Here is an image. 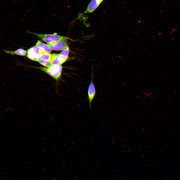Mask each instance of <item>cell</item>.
I'll list each match as a JSON object with an SVG mask.
<instances>
[{"label":"cell","instance_id":"1","mask_svg":"<svg viewBox=\"0 0 180 180\" xmlns=\"http://www.w3.org/2000/svg\"><path fill=\"white\" fill-rule=\"evenodd\" d=\"M50 75L55 80H58L60 78L62 70L61 65L51 64L46 67H35Z\"/></svg>","mask_w":180,"mask_h":180},{"label":"cell","instance_id":"2","mask_svg":"<svg viewBox=\"0 0 180 180\" xmlns=\"http://www.w3.org/2000/svg\"><path fill=\"white\" fill-rule=\"evenodd\" d=\"M31 33L40 38L46 43L47 44H53L64 40H72V39L68 37L56 34H44L34 33Z\"/></svg>","mask_w":180,"mask_h":180},{"label":"cell","instance_id":"3","mask_svg":"<svg viewBox=\"0 0 180 180\" xmlns=\"http://www.w3.org/2000/svg\"><path fill=\"white\" fill-rule=\"evenodd\" d=\"M44 52L40 48L36 46L27 50V56L30 60L38 62L39 60V55Z\"/></svg>","mask_w":180,"mask_h":180},{"label":"cell","instance_id":"4","mask_svg":"<svg viewBox=\"0 0 180 180\" xmlns=\"http://www.w3.org/2000/svg\"><path fill=\"white\" fill-rule=\"evenodd\" d=\"M68 40H63L53 44H47L52 50H62L68 46Z\"/></svg>","mask_w":180,"mask_h":180},{"label":"cell","instance_id":"5","mask_svg":"<svg viewBox=\"0 0 180 180\" xmlns=\"http://www.w3.org/2000/svg\"><path fill=\"white\" fill-rule=\"evenodd\" d=\"M93 73L92 72L90 82L88 86V96L90 108L93 100L96 94V91L93 80Z\"/></svg>","mask_w":180,"mask_h":180},{"label":"cell","instance_id":"6","mask_svg":"<svg viewBox=\"0 0 180 180\" xmlns=\"http://www.w3.org/2000/svg\"><path fill=\"white\" fill-rule=\"evenodd\" d=\"M100 4L96 0H91L89 3L86 10L84 12L86 14L93 12L100 5Z\"/></svg>","mask_w":180,"mask_h":180},{"label":"cell","instance_id":"7","mask_svg":"<svg viewBox=\"0 0 180 180\" xmlns=\"http://www.w3.org/2000/svg\"><path fill=\"white\" fill-rule=\"evenodd\" d=\"M3 50L7 54L22 56H26V50L22 48H19L14 51L5 50Z\"/></svg>","mask_w":180,"mask_h":180},{"label":"cell","instance_id":"8","mask_svg":"<svg viewBox=\"0 0 180 180\" xmlns=\"http://www.w3.org/2000/svg\"><path fill=\"white\" fill-rule=\"evenodd\" d=\"M69 48L68 46L60 54V58L63 63L71 58L72 59V58H70L69 56Z\"/></svg>","mask_w":180,"mask_h":180},{"label":"cell","instance_id":"9","mask_svg":"<svg viewBox=\"0 0 180 180\" xmlns=\"http://www.w3.org/2000/svg\"><path fill=\"white\" fill-rule=\"evenodd\" d=\"M36 46L40 48L44 52L50 54L51 50L47 44L42 42L40 40H38L36 44Z\"/></svg>","mask_w":180,"mask_h":180},{"label":"cell","instance_id":"10","mask_svg":"<svg viewBox=\"0 0 180 180\" xmlns=\"http://www.w3.org/2000/svg\"><path fill=\"white\" fill-rule=\"evenodd\" d=\"M50 62L52 65H61L63 64L60 54H52Z\"/></svg>","mask_w":180,"mask_h":180},{"label":"cell","instance_id":"11","mask_svg":"<svg viewBox=\"0 0 180 180\" xmlns=\"http://www.w3.org/2000/svg\"><path fill=\"white\" fill-rule=\"evenodd\" d=\"M52 56V54L46 53L45 52L42 54L39 55V60L50 62Z\"/></svg>","mask_w":180,"mask_h":180},{"label":"cell","instance_id":"12","mask_svg":"<svg viewBox=\"0 0 180 180\" xmlns=\"http://www.w3.org/2000/svg\"><path fill=\"white\" fill-rule=\"evenodd\" d=\"M40 64L46 67H48L51 65L50 61L39 60L38 61Z\"/></svg>","mask_w":180,"mask_h":180},{"label":"cell","instance_id":"13","mask_svg":"<svg viewBox=\"0 0 180 180\" xmlns=\"http://www.w3.org/2000/svg\"><path fill=\"white\" fill-rule=\"evenodd\" d=\"M54 180H56L54 179Z\"/></svg>","mask_w":180,"mask_h":180},{"label":"cell","instance_id":"14","mask_svg":"<svg viewBox=\"0 0 180 180\" xmlns=\"http://www.w3.org/2000/svg\"></svg>","mask_w":180,"mask_h":180}]
</instances>
